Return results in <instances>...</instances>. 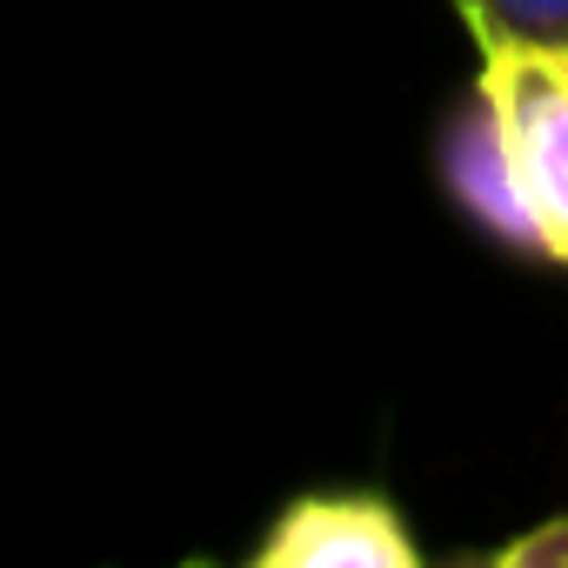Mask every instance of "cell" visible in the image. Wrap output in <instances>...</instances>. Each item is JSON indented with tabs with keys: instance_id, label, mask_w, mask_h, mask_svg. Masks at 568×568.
<instances>
[{
	"instance_id": "1",
	"label": "cell",
	"mask_w": 568,
	"mask_h": 568,
	"mask_svg": "<svg viewBox=\"0 0 568 568\" xmlns=\"http://www.w3.org/2000/svg\"><path fill=\"white\" fill-rule=\"evenodd\" d=\"M475 88L495 108V128L515 161L521 207L535 221L541 261L568 267V48L488 41L475 48Z\"/></svg>"
},
{
	"instance_id": "3",
	"label": "cell",
	"mask_w": 568,
	"mask_h": 568,
	"mask_svg": "<svg viewBox=\"0 0 568 568\" xmlns=\"http://www.w3.org/2000/svg\"><path fill=\"white\" fill-rule=\"evenodd\" d=\"M442 168H448V187H455V201L495 234V241H508L515 254H541V241H535V221H528V207H521V187H515V161H508V141H501V128H495V108L481 101V88L468 94V108L448 121V154H442Z\"/></svg>"
},
{
	"instance_id": "5",
	"label": "cell",
	"mask_w": 568,
	"mask_h": 568,
	"mask_svg": "<svg viewBox=\"0 0 568 568\" xmlns=\"http://www.w3.org/2000/svg\"><path fill=\"white\" fill-rule=\"evenodd\" d=\"M488 561H501V568H568V515H548V521L521 528V535L501 541Z\"/></svg>"
},
{
	"instance_id": "4",
	"label": "cell",
	"mask_w": 568,
	"mask_h": 568,
	"mask_svg": "<svg viewBox=\"0 0 568 568\" xmlns=\"http://www.w3.org/2000/svg\"><path fill=\"white\" fill-rule=\"evenodd\" d=\"M475 48L488 41H541L568 48V0H455Z\"/></svg>"
},
{
	"instance_id": "2",
	"label": "cell",
	"mask_w": 568,
	"mask_h": 568,
	"mask_svg": "<svg viewBox=\"0 0 568 568\" xmlns=\"http://www.w3.org/2000/svg\"><path fill=\"white\" fill-rule=\"evenodd\" d=\"M247 568H422V541L388 495L322 488L295 495L267 521Z\"/></svg>"
}]
</instances>
